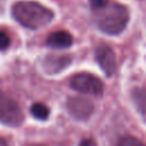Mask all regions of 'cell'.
Wrapping results in <instances>:
<instances>
[{
	"mask_svg": "<svg viewBox=\"0 0 146 146\" xmlns=\"http://www.w3.org/2000/svg\"><path fill=\"white\" fill-rule=\"evenodd\" d=\"M10 44V39L3 31H0V50H6Z\"/></svg>",
	"mask_w": 146,
	"mask_h": 146,
	"instance_id": "obj_12",
	"label": "cell"
},
{
	"mask_svg": "<svg viewBox=\"0 0 146 146\" xmlns=\"http://www.w3.org/2000/svg\"><path fill=\"white\" fill-rule=\"evenodd\" d=\"M96 59L107 76L113 75L116 68V60L114 51L107 44H100L96 49Z\"/></svg>",
	"mask_w": 146,
	"mask_h": 146,
	"instance_id": "obj_6",
	"label": "cell"
},
{
	"mask_svg": "<svg viewBox=\"0 0 146 146\" xmlns=\"http://www.w3.org/2000/svg\"><path fill=\"white\" fill-rule=\"evenodd\" d=\"M132 96H133V99H135L136 104L139 106L140 113L144 115V106H145V91H144V89L143 88L135 89L132 91Z\"/></svg>",
	"mask_w": 146,
	"mask_h": 146,
	"instance_id": "obj_10",
	"label": "cell"
},
{
	"mask_svg": "<svg viewBox=\"0 0 146 146\" xmlns=\"http://www.w3.org/2000/svg\"><path fill=\"white\" fill-rule=\"evenodd\" d=\"M70 86L72 89L83 92V94H89L94 96H99L103 94L104 90V84L103 82L94 74L81 72L76 73L71 78Z\"/></svg>",
	"mask_w": 146,
	"mask_h": 146,
	"instance_id": "obj_4",
	"label": "cell"
},
{
	"mask_svg": "<svg viewBox=\"0 0 146 146\" xmlns=\"http://www.w3.org/2000/svg\"><path fill=\"white\" fill-rule=\"evenodd\" d=\"M67 108L71 115L80 121L89 119V116L94 112L92 103L83 97H71L67 100Z\"/></svg>",
	"mask_w": 146,
	"mask_h": 146,
	"instance_id": "obj_5",
	"label": "cell"
},
{
	"mask_svg": "<svg viewBox=\"0 0 146 146\" xmlns=\"http://www.w3.org/2000/svg\"><path fill=\"white\" fill-rule=\"evenodd\" d=\"M13 17L23 26L36 30L49 24L54 18V13L35 1H18L11 8Z\"/></svg>",
	"mask_w": 146,
	"mask_h": 146,
	"instance_id": "obj_1",
	"label": "cell"
},
{
	"mask_svg": "<svg viewBox=\"0 0 146 146\" xmlns=\"http://www.w3.org/2000/svg\"><path fill=\"white\" fill-rule=\"evenodd\" d=\"M24 120V114L10 96L0 90V123L10 127H18Z\"/></svg>",
	"mask_w": 146,
	"mask_h": 146,
	"instance_id": "obj_3",
	"label": "cell"
},
{
	"mask_svg": "<svg viewBox=\"0 0 146 146\" xmlns=\"http://www.w3.org/2000/svg\"><path fill=\"white\" fill-rule=\"evenodd\" d=\"M46 43L54 49H65L73 43L72 35L66 31H56L48 35Z\"/></svg>",
	"mask_w": 146,
	"mask_h": 146,
	"instance_id": "obj_8",
	"label": "cell"
},
{
	"mask_svg": "<svg viewBox=\"0 0 146 146\" xmlns=\"http://www.w3.org/2000/svg\"><path fill=\"white\" fill-rule=\"evenodd\" d=\"M94 145H95L94 140H91V139H83L80 143V146H94Z\"/></svg>",
	"mask_w": 146,
	"mask_h": 146,
	"instance_id": "obj_14",
	"label": "cell"
},
{
	"mask_svg": "<svg viewBox=\"0 0 146 146\" xmlns=\"http://www.w3.org/2000/svg\"><path fill=\"white\" fill-rule=\"evenodd\" d=\"M98 29L110 35H116L124 31L129 22L128 9L120 3L106 5L97 16Z\"/></svg>",
	"mask_w": 146,
	"mask_h": 146,
	"instance_id": "obj_2",
	"label": "cell"
},
{
	"mask_svg": "<svg viewBox=\"0 0 146 146\" xmlns=\"http://www.w3.org/2000/svg\"><path fill=\"white\" fill-rule=\"evenodd\" d=\"M117 146H144V144L135 137L125 136V137H123L119 140Z\"/></svg>",
	"mask_w": 146,
	"mask_h": 146,
	"instance_id": "obj_11",
	"label": "cell"
},
{
	"mask_svg": "<svg viewBox=\"0 0 146 146\" xmlns=\"http://www.w3.org/2000/svg\"><path fill=\"white\" fill-rule=\"evenodd\" d=\"M72 62L71 56L64 55V56H47L43 60V67L44 71L48 72L49 74H54V73H58L59 71H62L63 68H65L66 66H68Z\"/></svg>",
	"mask_w": 146,
	"mask_h": 146,
	"instance_id": "obj_7",
	"label": "cell"
},
{
	"mask_svg": "<svg viewBox=\"0 0 146 146\" xmlns=\"http://www.w3.org/2000/svg\"><path fill=\"white\" fill-rule=\"evenodd\" d=\"M31 146H42V145H31Z\"/></svg>",
	"mask_w": 146,
	"mask_h": 146,
	"instance_id": "obj_16",
	"label": "cell"
},
{
	"mask_svg": "<svg viewBox=\"0 0 146 146\" xmlns=\"http://www.w3.org/2000/svg\"><path fill=\"white\" fill-rule=\"evenodd\" d=\"M0 146H8V145H7V143H6L2 138H0Z\"/></svg>",
	"mask_w": 146,
	"mask_h": 146,
	"instance_id": "obj_15",
	"label": "cell"
},
{
	"mask_svg": "<svg viewBox=\"0 0 146 146\" xmlns=\"http://www.w3.org/2000/svg\"><path fill=\"white\" fill-rule=\"evenodd\" d=\"M31 113L34 117L39 119V120H47L49 117V108L42 104V103H34L32 106H31Z\"/></svg>",
	"mask_w": 146,
	"mask_h": 146,
	"instance_id": "obj_9",
	"label": "cell"
},
{
	"mask_svg": "<svg viewBox=\"0 0 146 146\" xmlns=\"http://www.w3.org/2000/svg\"><path fill=\"white\" fill-rule=\"evenodd\" d=\"M90 7L94 10H100L106 5H108V0H89Z\"/></svg>",
	"mask_w": 146,
	"mask_h": 146,
	"instance_id": "obj_13",
	"label": "cell"
}]
</instances>
